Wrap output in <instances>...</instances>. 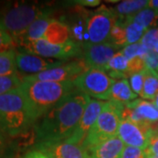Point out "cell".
I'll return each mask as SVG.
<instances>
[{"instance_id":"2e32d148","label":"cell","mask_w":158,"mask_h":158,"mask_svg":"<svg viewBox=\"0 0 158 158\" xmlns=\"http://www.w3.org/2000/svg\"><path fill=\"white\" fill-rule=\"evenodd\" d=\"M51 12L52 11L45 13L38 18L37 19H35L30 25L28 28L27 29V31L24 33L22 36L18 40V42L20 43L23 41H32V40L43 39L48 27L55 20V19L50 16Z\"/></svg>"},{"instance_id":"9c48e42d","label":"cell","mask_w":158,"mask_h":158,"mask_svg":"<svg viewBox=\"0 0 158 158\" xmlns=\"http://www.w3.org/2000/svg\"><path fill=\"white\" fill-rule=\"evenodd\" d=\"M118 137L126 146L146 150L154 135L149 124H137L127 118H122L118 126Z\"/></svg>"},{"instance_id":"d4e9b609","label":"cell","mask_w":158,"mask_h":158,"mask_svg":"<svg viewBox=\"0 0 158 158\" xmlns=\"http://www.w3.org/2000/svg\"><path fill=\"white\" fill-rule=\"evenodd\" d=\"M109 41L113 43L114 45L118 47L119 48H124L127 47L126 42V26H125L124 19L118 18L115 24L113 25Z\"/></svg>"},{"instance_id":"6da1fadb","label":"cell","mask_w":158,"mask_h":158,"mask_svg":"<svg viewBox=\"0 0 158 158\" xmlns=\"http://www.w3.org/2000/svg\"><path fill=\"white\" fill-rule=\"evenodd\" d=\"M90 100V97L77 89L70 92L35 124L37 142L69 139L77 128Z\"/></svg>"},{"instance_id":"5bb4252c","label":"cell","mask_w":158,"mask_h":158,"mask_svg":"<svg viewBox=\"0 0 158 158\" xmlns=\"http://www.w3.org/2000/svg\"><path fill=\"white\" fill-rule=\"evenodd\" d=\"M105 104L106 102L102 100H98L94 98L90 99L89 104L85 108L77 128L75 129L71 136L65 141H67L69 143L81 145L83 141H85V137L89 133L90 128L92 127V126L95 124L97 118L101 113Z\"/></svg>"},{"instance_id":"3957f363","label":"cell","mask_w":158,"mask_h":158,"mask_svg":"<svg viewBox=\"0 0 158 158\" xmlns=\"http://www.w3.org/2000/svg\"><path fill=\"white\" fill-rule=\"evenodd\" d=\"M33 122L19 87L0 96V130L7 136L27 133Z\"/></svg>"},{"instance_id":"5b68a950","label":"cell","mask_w":158,"mask_h":158,"mask_svg":"<svg viewBox=\"0 0 158 158\" xmlns=\"http://www.w3.org/2000/svg\"><path fill=\"white\" fill-rule=\"evenodd\" d=\"M124 105L113 101L106 102L95 124L81 144L86 152L103 141L118 136V126L122 119Z\"/></svg>"},{"instance_id":"83f0119b","label":"cell","mask_w":158,"mask_h":158,"mask_svg":"<svg viewBox=\"0 0 158 158\" xmlns=\"http://www.w3.org/2000/svg\"><path fill=\"white\" fill-rule=\"evenodd\" d=\"M140 42L148 50H154L158 43V27H153L148 30Z\"/></svg>"},{"instance_id":"7402d4cb","label":"cell","mask_w":158,"mask_h":158,"mask_svg":"<svg viewBox=\"0 0 158 158\" xmlns=\"http://www.w3.org/2000/svg\"><path fill=\"white\" fill-rule=\"evenodd\" d=\"M18 75L16 52L14 49L0 53V77Z\"/></svg>"},{"instance_id":"8992f818","label":"cell","mask_w":158,"mask_h":158,"mask_svg":"<svg viewBox=\"0 0 158 158\" xmlns=\"http://www.w3.org/2000/svg\"><path fill=\"white\" fill-rule=\"evenodd\" d=\"M19 45L26 50V53L39 56L68 61L69 58L80 57L83 55L82 46L70 40L62 44H53L46 40L40 39L32 41H23Z\"/></svg>"},{"instance_id":"4fadbf2b","label":"cell","mask_w":158,"mask_h":158,"mask_svg":"<svg viewBox=\"0 0 158 158\" xmlns=\"http://www.w3.org/2000/svg\"><path fill=\"white\" fill-rule=\"evenodd\" d=\"M65 62L66 61L48 59L26 52L16 53V65L18 70L26 74V76L35 75L48 69L56 68L62 66Z\"/></svg>"},{"instance_id":"ac0fdd59","label":"cell","mask_w":158,"mask_h":158,"mask_svg":"<svg viewBox=\"0 0 158 158\" xmlns=\"http://www.w3.org/2000/svg\"><path fill=\"white\" fill-rule=\"evenodd\" d=\"M125 106L132 109L144 123L149 124L158 121V109L151 102L135 99L125 105Z\"/></svg>"},{"instance_id":"44dd1931","label":"cell","mask_w":158,"mask_h":158,"mask_svg":"<svg viewBox=\"0 0 158 158\" xmlns=\"http://www.w3.org/2000/svg\"><path fill=\"white\" fill-rule=\"evenodd\" d=\"M158 93V72L145 69H144V85L141 98L145 99L154 100Z\"/></svg>"},{"instance_id":"f546056e","label":"cell","mask_w":158,"mask_h":158,"mask_svg":"<svg viewBox=\"0 0 158 158\" xmlns=\"http://www.w3.org/2000/svg\"><path fill=\"white\" fill-rule=\"evenodd\" d=\"M7 137L0 130V158H12L13 156V150Z\"/></svg>"},{"instance_id":"9a60e30c","label":"cell","mask_w":158,"mask_h":158,"mask_svg":"<svg viewBox=\"0 0 158 158\" xmlns=\"http://www.w3.org/2000/svg\"><path fill=\"white\" fill-rule=\"evenodd\" d=\"M124 142L118 136L103 141L87 151L88 158H121Z\"/></svg>"},{"instance_id":"836d02e7","label":"cell","mask_w":158,"mask_h":158,"mask_svg":"<svg viewBox=\"0 0 158 158\" xmlns=\"http://www.w3.org/2000/svg\"><path fill=\"white\" fill-rule=\"evenodd\" d=\"M146 69L145 62L143 58L141 56H137L132 60H130L128 63V74L132 76L133 74L141 72L143 69Z\"/></svg>"},{"instance_id":"4dcf8cb0","label":"cell","mask_w":158,"mask_h":158,"mask_svg":"<svg viewBox=\"0 0 158 158\" xmlns=\"http://www.w3.org/2000/svg\"><path fill=\"white\" fill-rule=\"evenodd\" d=\"M146 68L158 72V54L155 50H148L143 57Z\"/></svg>"},{"instance_id":"7c38bea8","label":"cell","mask_w":158,"mask_h":158,"mask_svg":"<svg viewBox=\"0 0 158 158\" xmlns=\"http://www.w3.org/2000/svg\"><path fill=\"white\" fill-rule=\"evenodd\" d=\"M34 149L50 158H88V154L82 145L69 143L65 140L36 142Z\"/></svg>"},{"instance_id":"60d3db41","label":"cell","mask_w":158,"mask_h":158,"mask_svg":"<svg viewBox=\"0 0 158 158\" xmlns=\"http://www.w3.org/2000/svg\"><path fill=\"white\" fill-rule=\"evenodd\" d=\"M154 50L156 51V53H157V54H158V43H157V44H156V46L155 47V49H154Z\"/></svg>"},{"instance_id":"8fae6325","label":"cell","mask_w":158,"mask_h":158,"mask_svg":"<svg viewBox=\"0 0 158 158\" xmlns=\"http://www.w3.org/2000/svg\"><path fill=\"white\" fill-rule=\"evenodd\" d=\"M84 61L89 69H96L106 71V68L118 51L121 50L118 47L110 41L91 44L86 43L82 46Z\"/></svg>"},{"instance_id":"52a82bcc","label":"cell","mask_w":158,"mask_h":158,"mask_svg":"<svg viewBox=\"0 0 158 158\" xmlns=\"http://www.w3.org/2000/svg\"><path fill=\"white\" fill-rule=\"evenodd\" d=\"M115 79L106 71L96 69H88L73 80L75 88L98 100H109L112 86Z\"/></svg>"},{"instance_id":"74e56055","label":"cell","mask_w":158,"mask_h":158,"mask_svg":"<svg viewBox=\"0 0 158 158\" xmlns=\"http://www.w3.org/2000/svg\"><path fill=\"white\" fill-rule=\"evenodd\" d=\"M148 8L152 9L158 14V0H149L148 3Z\"/></svg>"},{"instance_id":"cb8c5ba5","label":"cell","mask_w":158,"mask_h":158,"mask_svg":"<svg viewBox=\"0 0 158 158\" xmlns=\"http://www.w3.org/2000/svg\"><path fill=\"white\" fill-rule=\"evenodd\" d=\"M122 19H124L125 26H126L127 46L140 42L143 35L147 32V30L140 26L139 24L131 21L128 18H122Z\"/></svg>"},{"instance_id":"7a4b0ae2","label":"cell","mask_w":158,"mask_h":158,"mask_svg":"<svg viewBox=\"0 0 158 158\" xmlns=\"http://www.w3.org/2000/svg\"><path fill=\"white\" fill-rule=\"evenodd\" d=\"M19 89L25 98L30 118L35 124L76 88L73 81H21Z\"/></svg>"},{"instance_id":"30bf717a","label":"cell","mask_w":158,"mask_h":158,"mask_svg":"<svg viewBox=\"0 0 158 158\" xmlns=\"http://www.w3.org/2000/svg\"><path fill=\"white\" fill-rule=\"evenodd\" d=\"M85 61H72L65 62L62 66L48 69L39 74L25 76L21 81H46V82H66L73 81L86 69Z\"/></svg>"},{"instance_id":"277c9868","label":"cell","mask_w":158,"mask_h":158,"mask_svg":"<svg viewBox=\"0 0 158 158\" xmlns=\"http://www.w3.org/2000/svg\"><path fill=\"white\" fill-rule=\"evenodd\" d=\"M50 11V9H46L37 3H8L0 8V30L18 40L35 19Z\"/></svg>"},{"instance_id":"603a6c76","label":"cell","mask_w":158,"mask_h":158,"mask_svg":"<svg viewBox=\"0 0 158 158\" xmlns=\"http://www.w3.org/2000/svg\"><path fill=\"white\" fill-rule=\"evenodd\" d=\"M127 18L131 21L139 24L148 31L149 29L153 28V27L156 26V24L157 22L158 14L157 12H156L154 10L147 7L141 10V11L137 12L135 15Z\"/></svg>"},{"instance_id":"ba28073f","label":"cell","mask_w":158,"mask_h":158,"mask_svg":"<svg viewBox=\"0 0 158 158\" xmlns=\"http://www.w3.org/2000/svg\"><path fill=\"white\" fill-rule=\"evenodd\" d=\"M118 17L112 9L102 6L87 19L86 33L88 43L98 44L109 41L110 34Z\"/></svg>"},{"instance_id":"1f68e13d","label":"cell","mask_w":158,"mask_h":158,"mask_svg":"<svg viewBox=\"0 0 158 158\" xmlns=\"http://www.w3.org/2000/svg\"><path fill=\"white\" fill-rule=\"evenodd\" d=\"M145 150L138 148L125 146L121 158H147Z\"/></svg>"},{"instance_id":"4316f807","label":"cell","mask_w":158,"mask_h":158,"mask_svg":"<svg viewBox=\"0 0 158 158\" xmlns=\"http://www.w3.org/2000/svg\"><path fill=\"white\" fill-rule=\"evenodd\" d=\"M120 51L124 55L125 57L128 61H130L137 56H141L143 58L144 56L147 54L148 49H147L141 42H137L135 44H131V45L125 47L124 48H122Z\"/></svg>"},{"instance_id":"e0dca14e","label":"cell","mask_w":158,"mask_h":158,"mask_svg":"<svg viewBox=\"0 0 158 158\" xmlns=\"http://www.w3.org/2000/svg\"><path fill=\"white\" fill-rule=\"evenodd\" d=\"M137 96L138 95L132 90L129 81L127 79H117L112 86L108 101L127 105L130 102L135 100Z\"/></svg>"},{"instance_id":"f1b7e54d","label":"cell","mask_w":158,"mask_h":158,"mask_svg":"<svg viewBox=\"0 0 158 158\" xmlns=\"http://www.w3.org/2000/svg\"><path fill=\"white\" fill-rule=\"evenodd\" d=\"M129 83L133 91L141 97L144 85V69L141 72L133 74L132 76H130Z\"/></svg>"},{"instance_id":"8d00e7d4","label":"cell","mask_w":158,"mask_h":158,"mask_svg":"<svg viewBox=\"0 0 158 158\" xmlns=\"http://www.w3.org/2000/svg\"><path fill=\"white\" fill-rule=\"evenodd\" d=\"M21 158H50L48 157L47 155L43 154L37 149H33L27 152Z\"/></svg>"},{"instance_id":"e575fe53","label":"cell","mask_w":158,"mask_h":158,"mask_svg":"<svg viewBox=\"0 0 158 158\" xmlns=\"http://www.w3.org/2000/svg\"><path fill=\"white\" fill-rule=\"evenodd\" d=\"M147 154V156H158V136H154L150 143L148 145V148L145 150Z\"/></svg>"},{"instance_id":"484cf974","label":"cell","mask_w":158,"mask_h":158,"mask_svg":"<svg viewBox=\"0 0 158 158\" xmlns=\"http://www.w3.org/2000/svg\"><path fill=\"white\" fill-rule=\"evenodd\" d=\"M21 85V78L18 75L0 77V96L19 88Z\"/></svg>"},{"instance_id":"d6986e66","label":"cell","mask_w":158,"mask_h":158,"mask_svg":"<svg viewBox=\"0 0 158 158\" xmlns=\"http://www.w3.org/2000/svg\"><path fill=\"white\" fill-rule=\"evenodd\" d=\"M128 63L129 61L125 57V56L118 51V53L110 60L106 68V72L112 78L122 79L126 78L129 76L128 74Z\"/></svg>"},{"instance_id":"d6a6232c","label":"cell","mask_w":158,"mask_h":158,"mask_svg":"<svg viewBox=\"0 0 158 158\" xmlns=\"http://www.w3.org/2000/svg\"><path fill=\"white\" fill-rule=\"evenodd\" d=\"M14 40L10 34L0 30V53L14 49Z\"/></svg>"},{"instance_id":"d590c367","label":"cell","mask_w":158,"mask_h":158,"mask_svg":"<svg viewBox=\"0 0 158 158\" xmlns=\"http://www.w3.org/2000/svg\"><path fill=\"white\" fill-rule=\"evenodd\" d=\"M71 3L78 5V6L94 7V6H99L100 1H98V0H77V1H72Z\"/></svg>"},{"instance_id":"ab89813d","label":"cell","mask_w":158,"mask_h":158,"mask_svg":"<svg viewBox=\"0 0 158 158\" xmlns=\"http://www.w3.org/2000/svg\"><path fill=\"white\" fill-rule=\"evenodd\" d=\"M147 158H158V156H148Z\"/></svg>"},{"instance_id":"f35d334b","label":"cell","mask_w":158,"mask_h":158,"mask_svg":"<svg viewBox=\"0 0 158 158\" xmlns=\"http://www.w3.org/2000/svg\"><path fill=\"white\" fill-rule=\"evenodd\" d=\"M153 104H154L155 106L158 109V93L156 95V97H155V98H154V100H153Z\"/></svg>"},{"instance_id":"ffe728a7","label":"cell","mask_w":158,"mask_h":158,"mask_svg":"<svg viewBox=\"0 0 158 158\" xmlns=\"http://www.w3.org/2000/svg\"><path fill=\"white\" fill-rule=\"evenodd\" d=\"M148 0H125L119 2L112 10L118 18L131 17L148 7Z\"/></svg>"}]
</instances>
